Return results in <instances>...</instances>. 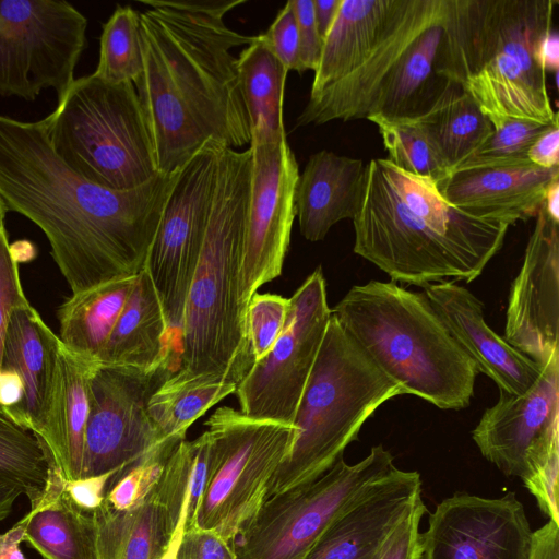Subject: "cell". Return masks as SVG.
Returning <instances> with one entry per match:
<instances>
[{
  "instance_id": "7dc6e473",
  "label": "cell",
  "mask_w": 559,
  "mask_h": 559,
  "mask_svg": "<svg viewBox=\"0 0 559 559\" xmlns=\"http://www.w3.org/2000/svg\"><path fill=\"white\" fill-rule=\"evenodd\" d=\"M528 559H559V524L548 521L533 532Z\"/></svg>"
},
{
  "instance_id": "7402d4cb",
  "label": "cell",
  "mask_w": 559,
  "mask_h": 559,
  "mask_svg": "<svg viewBox=\"0 0 559 559\" xmlns=\"http://www.w3.org/2000/svg\"><path fill=\"white\" fill-rule=\"evenodd\" d=\"M97 365L70 350L58 338L40 420L33 435L48 466L68 481L81 478L90 381Z\"/></svg>"
},
{
  "instance_id": "8fae6325",
  "label": "cell",
  "mask_w": 559,
  "mask_h": 559,
  "mask_svg": "<svg viewBox=\"0 0 559 559\" xmlns=\"http://www.w3.org/2000/svg\"><path fill=\"white\" fill-rule=\"evenodd\" d=\"M86 17L67 1L0 0V95L61 100L86 46Z\"/></svg>"
},
{
  "instance_id": "484cf974",
  "label": "cell",
  "mask_w": 559,
  "mask_h": 559,
  "mask_svg": "<svg viewBox=\"0 0 559 559\" xmlns=\"http://www.w3.org/2000/svg\"><path fill=\"white\" fill-rule=\"evenodd\" d=\"M64 484L61 474L48 466L41 493L20 520L24 542L45 559H98L93 514L71 501Z\"/></svg>"
},
{
  "instance_id": "d6986e66",
  "label": "cell",
  "mask_w": 559,
  "mask_h": 559,
  "mask_svg": "<svg viewBox=\"0 0 559 559\" xmlns=\"http://www.w3.org/2000/svg\"><path fill=\"white\" fill-rule=\"evenodd\" d=\"M420 498V475L394 466L345 506L305 559H379L397 525Z\"/></svg>"
},
{
  "instance_id": "74e56055",
  "label": "cell",
  "mask_w": 559,
  "mask_h": 559,
  "mask_svg": "<svg viewBox=\"0 0 559 559\" xmlns=\"http://www.w3.org/2000/svg\"><path fill=\"white\" fill-rule=\"evenodd\" d=\"M181 441L179 438H166L151 453L114 475L108 484L105 502L118 511L144 502L159 481L167 460Z\"/></svg>"
},
{
  "instance_id": "30bf717a",
  "label": "cell",
  "mask_w": 559,
  "mask_h": 559,
  "mask_svg": "<svg viewBox=\"0 0 559 559\" xmlns=\"http://www.w3.org/2000/svg\"><path fill=\"white\" fill-rule=\"evenodd\" d=\"M559 350L524 394L499 391L472 431L481 455L504 475L519 477L534 498L558 489Z\"/></svg>"
},
{
  "instance_id": "7c38bea8",
  "label": "cell",
  "mask_w": 559,
  "mask_h": 559,
  "mask_svg": "<svg viewBox=\"0 0 559 559\" xmlns=\"http://www.w3.org/2000/svg\"><path fill=\"white\" fill-rule=\"evenodd\" d=\"M225 146L207 141L176 171L148 250L147 272L164 310L169 334H181L189 287L211 214L218 157Z\"/></svg>"
},
{
  "instance_id": "e0dca14e",
  "label": "cell",
  "mask_w": 559,
  "mask_h": 559,
  "mask_svg": "<svg viewBox=\"0 0 559 559\" xmlns=\"http://www.w3.org/2000/svg\"><path fill=\"white\" fill-rule=\"evenodd\" d=\"M503 338L540 365L559 350V223L543 205L510 287Z\"/></svg>"
},
{
  "instance_id": "ffe728a7",
  "label": "cell",
  "mask_w": 559,
  "mask_h": 559,
  "mask_svg": "<svg viewBox=\"0 0 559 559\" xmlns=\"http://www.w3.org/2000/svg\"><path fill=\"white\" fill-rule=\"evenodd\" d=\"M423 293L478 372L490 378L499 391L521 395L537 381L543 365L489 328L483 302L469 289L444 281L424 287Z\"/></svg>"
},
{
  "instance_id": "f1b7e54d",
  "label": "cell",
  "mask_w": 559,
  "mask_h": 559,
  "mask_svg": "<svg viewBox=\"0 0 559 559\" xmlns=\"http://www.w3.org/2000/svg\"><path fill=\"white\" fill-rule=\"evenodd\" d=\"M442 22L443 19L425 29L399 58L382 83L367 119L415 118L430 107L444 83L435 72Z\"/></svg>"
},
{
  "instance_id": "f5cc1de1",
  "label": "cell",
  "mask_w": 559,
  "mask_h": 559,
  "mask_svg": "<svg viewBox=\"0 0 559 559\" xmlns=\"http://www.w3.org/2000/svg\"><path fill=\"white\" fill-rule=\"evenodd\" d=\"M21 495H25V492L19 483L0 476V521L9 516L14 502Z\"/></svg>"
},
{
  "instance_id": "bcb514c9",
  "label": "cell",
  "mask_w": 559,
  "mask_h": 559,
  "mask_svg": "<svg viewBox=\"0 0 559 559\" xmlns=\"http://www.w3.org/2000/svg\"><path fill=\"white\" fill-rule=\"evenodd\" d=\"M528 160L542 168L559 167V124L551 126L530 147Z\"/></svg>"
},
{
  "instance_id": "11a10c76",
  "label": "cell",
  "mask_w": 559,
  "mask_h": 559,
  "mask_svg": "<svg viewBox=\"0 0 559 559\" xmlns=\"http://www.w3.org/2000/svg\"><path fill=\"white\" fill-rule=\"evenodd\" d=\"M186 521H187V511L185 510L178 521V524H177L175 534L173 536V539L170 542V545L160 559H175L176 558V554H177V550L180 545V540H181V537H182V534L185 531Z\"/></svg>"
},
{
  "instance_id": "277c9868",
  "label": "cell",
  "mask_w": 559,
  "mask_h": 559,
  "mask_svg": "<svg viewBox=\"0 0 559 559\" xmlns=\"http://www.w3.org/2000/svg\"><path fill=\"white\" fill-rule=\"evenodd\" d=\"M252 171L250 146H223L207 228L186 299L180 367L238 383L253 366L241 299V264Z\"/></svg>"
},
{
  "instance_id": "9f6ffc18",
  "label": "cell",
  "mask_w": 559,
  "mask_h": 559,
  "mask_svg": "<svg viewBox=\"0 0 559 559\" xmlns=\"http://www.w3.org/2000/svg\"><path fill=\"white\" fill-rule=\"evenodd\" d=\"M1 206H2V202H1V200H0V207H1Z\"/></svg>"
},
{
  "instance_id": "2e32d148",
  "label": "cell",
  "mask_w": 559,
  "mask_h": 559,
  "mask_svg": "<svg viewBox=\"0 0 559 559\" xmlns=\"http://www.w3.org/2000/svg\"><path fill=\"white\" fill-rule=\"evenodd\" d=\"M533 532L514 492H455L429 512L424 559H528Z\"/></svg>"
},
{
  "instance_id": "9a60e30c",
  "label": "cell",
  "mask_w": 559,
  "mask_h": 559,
  "mask_svg": "<svg viewBox=\"0 0 559 559\" xmlns=\"http://www.w3.org/2000/svg\"><path fill=\"white\" fill-rule=\"evenodd\" d=\"M252 171L241 264V299L248 306L264 284L278 277L296 217L298 164L286 139L250 144Z\"/></svg>"
},
{
  "instance_id": "ac0fdd59",
  "label": "cell",
  "mask_w": 559,
  "mask_h": 559,
  "mask_svg": "<svg viewBox=\"0 0 559 559\" xmlns=\"http://www.w3.org/2000/svg\"><path fill=\"white\" fill-rule=\"evenodd\" d=\"M445 10L447 0H400L385 33L369 56L348 75L310 95L296 126L367 119L399 58L425 29L444 17Z\"/></svg>"
},
{
  "instance_id": "f546056e",
  "label": "cell",
  "mask_w": 559,
  "mask_h": 559,
  "mask_svg": "<svg viewBox=\"0 0 559 559\" xmlns=\"http://www.w3.org/2000/svg\"><path fill=\"white\" fill-rule=\"evenodd\" d=\"M136 275L73 293L66 299L57 312L58 336L64 346L98 364Z\"/></svg>"
},
{
  "instance_id": "c3c4849f",
  "label": "cell",
  "mask_w": 559,
  "mask_h": 559,
  "mask_svg": "<svg viewBox=\"0 0 559 559\" xmlns=\"http://www.w3.org/2000/svg\"><path fill=\"white\" fill-rule=\"evenodd\" d=\"M160 4L181 11L204 13L224 19L234 8L242 4L243 0H157Z\"/></svg>"
},
{
  "instance_id": "8d00e7d4",
  "label": "cell",
  "mask_w": 559,
  "mask_h": 559,
  "mask_svg": "<svg viewBox=\"0 0 559 559\" xmlns=\"http://www.w3.org/2000/svg\"><path fill=\"white\" fill-rule=\"evenodd\" d=\"M551 126L507 118L493 124L491 136L453 173L530 164V147Z\"/></svg>"
},
{
  "instance_id": "8992f818",
  "label": "cell",
  "mask_w": 559,
  "mask_h": 559,
  "mask_svg": "<svg viewBox=\"0 0 559 559\" xmlns=\"http://www.w3.org/2000/svg\"><path fill=\"white\" fill-rule=\"evenodd\" d=\"M401 394L402 388L331 314L293 420L294 439L267 498L324 474L344 456L373 413Z\"/></svg>"
},
{
  "instance_id": "d6a6232c",
  "label": "cell",
  "mask_w": 559,
  "mask_h": 559,
  "mask_svg": "<svg viewBox=\"0 0 559 559\" xmlns=\"http://www.w3.org/2000/svg\"><path fill=\"white\" fill-rule=\"evenodd\" d=\"M237 383L218 373L173 371L147 403L150 418L163 438L185 440L188 428L231 393Z\"/></svg>"
},
{
  "instance_id": "44dd1931",
  "label": "cell",
  "mask_w": 559,
  "mask_h": 559,
  "mask_svg": "<svg viewBox=\"0 0 559 559\" xmlns=\"http://www.w3.org/2000/svg\"><path fill=\"white\" fill-rule=\"evenodd\" d=\"M58 338L29 302L11 312L0 364V408L32 433L40 420Z\"/></svg>"
},
{
  "instance_id": "1f68e13d",
  "label": "cell",
  "mask_w": 559,
  "mask_h": 559,
  "mask_svg": "<svg viewBox=\"0 0 559 559\" xmlns=\"http://www.w3.org/2000/svg\"><path fill=\"white\" fill-rule=\"evenodd\" d=\"M453 173L493 133V126L457 84L444 80L430 107L415 117Z\"/></svg>"
},
{
  "instance_id": "4316f807",
  "label": "cell",
  "mask_w": 559,
  "mask_h": 559,
  "mask_svg": "<svg viewBox=\"0 0 559 559\" xmlns=\"http://www.w3.org/2000/svg\"><path fill=\"white\" fill-rule=\"evenodd\" d=\"M400 0H342L326 34L310 95L357 69L385 33Z\"/></svg>"
},
{
  "instance_id": "681fc988",
  "label": "cell",
  "mask_w": 559,
  "mask_h": 559,
  "mask_svg": "<svg viewBox=\"0 0 559 559\" xmlns=\"http://www.w3.org/2000/svg\"><path fill=\"white\" fill-rule=\"evenodd\" d=\"M534 59L538 67L545 72H557L559 69V37L551 28L546 32L537 41Z\"/></svg>"
},
{
  "instance_id": "3957f363",
  "label": "cell",
  "mask_w": 559,
  "mask_h": 559,
  "mask_svg": "<svg viewBox=\"0 0 559 559\" xmlns=\"http://www.w3.org/2000/svg\"><path fill=\"white\" fill-rule=\"evenodd\" d=\"M555 0H447L436 74L457 84L493 124H557L534 51L552 28Z\"/></svg>"
},
{
  "instance_id": "5bb4252c",
  "label": "cell",
  "mask_w": 559,
  "mask_h": 559,
  "mask_svg": "<svg viewBox=\"0 0 559 559\" xmlns=\"http://www.w3.org/2000/svg\"><path fill=\"white\" fill-rule=\"evenodd\" d=\"M171 372L96 366L90 381L81 478L117 474L166 439L152 423L147 403Z\"/></svg>"
},
{
  "instance_id": "e575fe53",
  "label": "cell",
  "mask_w": 559,
  "mask_h": 559,
  "mask_svg": "<svg viewBox=\"0 0 559 559\" xmlns=\"http://www.w3.org/2000/svg\"><path fill=\"white\" fill-rule=\"evenodd\" d=\"M142 68L140 13L129 5H117L103 25L99 59L93 74L108 83H133Z\"/></svg>"
},
{
  "instance_id": "f907efd6",
  "label": "cell",
  "mask_w": 559,
  "mask_h": 559,
  "mask_svg": "<svg viewBox=\"0 0 559 559\" xmlns=\"http://www.w3.org/2000/svg\"><path fill=\"white\" fill-rule=\"evenodd\" d=\"M24 534V525L21 521L0 534V559H27L21 549Z\"/></svg>"
},
{
  "instance_id": "cb8c5ba5",
  "label": "cell",
  "mask_w": 559,
  "mask_h": 559,
  "mask_svg": "<svg viewBox=\"0 0 559 559\" xmlns=\"http://www.w3.org/2000/svg\"><path fill=\"white\" fill-rule=\"evenodd\" d=\"M368 165L361 159L322 150L312 154L295 188L300 234L320 241L340 221L354 219L362 205Z\"/></svg>"
},
{
  "instance_id": "4dcf8cb0",
  "label": "cell",
  "mask_w": 559,
  "mask_h": 559,
  "mask_svg": "<svg viewBox=\"0 0 559 559\" xmlns=\"http://www.w3.org/2000/svg\"><path fill=\"white\" fill-rule=\"evenodd\" d=\"M237 68L251 143H273L286 139L283 102L288 71L261 34L255 35L254 40L240 52Z\"/></svg>"
},
{
  "instance_id": "836d02e7",
  "label": "cell",
  "mask_w": 559,
  "mask_h": 559,
  "mask_svg": "<svg viewBox=\"0 0 559 559\" xmlns=\"http://www.w3.org/2000/svg\"><path fill=\"white\" fill-rule=\"evenodd\" d=\"M382 138L391 164L399 169L429 178L439 188L452 175L436 145L416 118L370 117Z\"/></svg>"
},
{
  "instance_id": "d590c367",
  "label": "cell",
  "mask_w": 559,
  "mask_h": 559,
  "mask_svg": "<svg viewBox=\"0 0 559 559\" xmlns=\"http://www.w3.org/2000/svg\"><path fill=\"white\" fill-rule=\"evenodd\" d=\"M47 472L48 462L36 437L0 408V476L19 483L32 503L44 489Z\"/></svg>"
},
{
  "instance_id": "ee69618b",
  "label": "cell",
  "mask_w": 559,
  "mask_h": 559,
  "mask_svg": "<svg viewBox=\"0 0 559 559\" xmlns=\"http://www.w3.org/2000/svg\"><path fill=\"white\" fill-rule=\"evenodd\" d=\"M290 2L297 19L302 69L314 71L321 56L322 40L316 24L313 0H290Z\"/></svg>"
},
{
  "instance_id": "5b68a950",
  "label": "cell",
  "mask_w": 559,
  "mask_h": 559,
  "mask_svg": "<svg viewBox=\"0 0 559 559\" xmlns=\"http://www.w3.org/2000/svg\"><path fill=\"white\" fill-rule=\"evenodd\" d=\"M331 312L403 394L441 409L469 405L478 370L424 293L369 281L352 286Z\"/></svg>"
},
{
  "instance_id": "4fadbf2b",
  "label": "cell",
  "mask_w": 559,
  "mask_h": 559,
  "mask_svg": "<svg viewBox=\"0 0 559 559\" xmlns=\"http://www.w3.org/2000/svg\"><path fill=\"white\" fill-rule=\"evenodd\" d=\"M289 301L277 341L253 364L235 392L240 412L253 419L293 424L332 314L320 266Z\"/></svg>"
},
{
  "instance_id": "83f0119b",
  "label": "cell",
  "mask_w": 559,
  "mask_h": 559,
  "mask_svg": "<svg viewBox=\"0 0 559 559\" xmlns=\"http://www.w3.org/2000/svg\"><path fill=\"white\" fill-rule=\"evenodd\" d=\"M92 514L98 559H160L179 521L153 493L124 511L104 501Z\"/></svg>"
},
{
  "instance_id": "b9f144b4",
  "label": "cell",
  "mask_w": 559,
  "mask_h": 559,
  "mask_svg": "<svg viewBox=\"0 0 559 559\" xmlns=\"http://www.w3.org/2000/svg\"><path fill=\"white\" fill-rule=\"evenodd\" d=\"M426 513V504L420 498L397 525L379 559H424L420 523Z\"/></svg>"
},
{
  "instance_id": "7bdbcfd3",
  "label": "cell",
  "mask_w": 559,
  "mask_h": 559,
  "mask_svg": "<svg viewBox=\"0 0 559 559\" xmlns=\"http://www.w3.org/2000/svg\"><path fill=\"white\" fill-rule=\"evenodd\" d=\"M175 559H237L230 542L198 527L183 531Z\"/></svg>"
},
{
  "instance_id": "6da1fadb",
  "label": "cell",
  "mask_w": 559,
  "mask_h": 559,
  "mask_svg": "<svg viewBox=\"0 0 559 559\" xmlns=\"http://www.w3.org/2000/svg\"><path fill=\"white\" fill-rule=\"evenodd\" d=\"M175 176L99 187L55 153L43 120L0 115V200L43 230L72 294L144 269Z\"/></svg>"
},
{
  "instance_id": "816d5d0a",
  "label": "cell",
  "mask_w": 559,
  "mask_h": 559,
  "mask_svg": "<svg viewBox=\"0 0 559 559\" xmlns=\"http://www.w3.org/2000/svg\"><path fill=\"white\" fill-rule=\"evenodd\" d=\"M342 0H313L314 19L322 44L337 15Z\"/></svg>"
},
{
  "instance_id": "ba28073f",
  "label": "cell",
  "mask_w": 559,
  "mask_h": 559,
  "mask_svg": "<svg viewBox=\"0 0 559 559\" xmlns=\"http://www.w3.org/2000/svg\"><path fill=\"white\" fill-rule=\"evenodd\" d=\"M211 462L194 527L233 543L267 499L296 427L258 420L229 406L205 421Z\"/></svg>"
},
{
  "instance_id": "60d3db41",
  "label": "cell",
  "mask_w": 559,
  "mask_h": 559,
  "mask_svg": "<svg viewBox=\"0 0 559 559\" xmlns=\"http://www.w3.org/2000/svg\"><path fill=\"white\" fill-rule=\"evenodd\" d=\"M261 36L287 71L293 70L300 74L305 72L299 56L297 19L290 1L286 2Z\"/></svg>"
},
{
  "instance_id": "52a82bcc",
  "label": "cell",
  "mask_w": 559,
  "mask_h": 559,
  "mask_svg": "<svg viewBox=\"0 0 559 559\" xmlns=\"http://www.w3.org/2000/svg\"><path fill=\"white\" fill-rule=\"evenodd\" d=\"M43 121L55 153L92 183L127 191L160 174L132 82L75 79Z\"/></svg>"
},
{
  "instance_id": "7a4b0ae2",
  "label": "cell",
  "mask_w": 559,
  "mask_h": 559,
  "mask_svg": "<svg viewBox=\"0 0 559 559\" xmlns=\"http://www.w3.org/2000/svg\"><path fill=\"white\" fill-rule=\"evenodd\" d=\"M140 2L152 9L140 14L143 68L133 84L158 171L176 173L210 140L235 150L250 145L230 49L255 36L230 29L222 17Z\"/></svg>"
},
{
  "instance_id": "db71d44e",
  "label": "cell",
  "mask_w": 559,
  "mask_h": 559,
  "mask_svg": "<svg viewBox=\"0 0 559 559\" xmlns=\"http://www.w3.org/2000/svg\"><path fill=\"white\" fill-rule=\"evenodd\" d=\"M543 206L547 215L559 223V179L548 187Z\"/></svg>"
},
{
  "instance_id": "f35d334b",
  "label": "cell",
  "mask_w": 559,
  "mask_h": 559,
  "mask_svg": "<svg viewBox=\"0 0 559 559\" xmlns=\"http://www.w3.org/2000/svg\"><path fill=\"white\" fill-rule=\"evenodd\" d=\"M290 301L275 294H254L247 306V336L252 362L264 358L287 321Z\"/></svg>"
},
{
  "instance_id": "9c48e42d",
  "label": "cell",
  "mask_w": 559,
  "mask_h": 559,
  "mask_svg": "<svg viewBox=\"0 0 559 559\" xmlns=\"http://www.w3.org/2000/svg\"><path fill=\"white\" fill-rule=\"evenodd\" d=\"M382 444L355 464L344 456L317 479L269 497L233 540L237 559H305L345 506L394 467Z\"/></svg>"
},
{
  "instance_id": "f6af8a7d",
  "label": "cell",
  "mask_w": 559,
  "mask_h": 559,
  "mask_svg": "<svg viewBox=\"0 0 559 559\" xmlns=\"http://www.w3.org/2000/svg\"><path fill=\"white\" fill-rule=\"evenodd\" d=\"M116 473L66 480L64 490L71 501L81 510L94 512L105 501L109 480Z\"/></svg>"
},
{
  "instance_id": "d4e9b609",
  "label": "cell",
  "mask_w": 559,
  "mask_h": 559,
  "mask_svg": "<svg viewBox=\"0 0 559 559\" xmlns=\"http://www.w3.org/2000/svg\"><path fill=\"white\" fill-rule=\"evenodd\" d=\"M170 334L154 285L143 269L100 354L98 365L171 370Z\"/></svg>"
},
{
  "instance_id": "603a6c76",
  "label": "cell",
  "mask_w": 559,
  "mask_h": 559,
  "mask_svg": "<svg viewBox=\"0 0 559 559\" xmlns=\"http://www.w3.org/2000/svg\"><path fill=\"white\" fill-rule=\"evenodd\" d=\"M556 179L559 167L546 169L530 163L455 171L438 189L460 210L515 225L536 217L548 187Z\"/></svg>"
},
{
  "instance_id": "ab89813d",
  "label": "cell",
  "mask_w": 559,
  "mask_h": 559,
  "mask_svg": "<svg viewBox=\"0 0 559 559\" xmlns=\"http://www.w3.org/2000/svg\"><path fill=\"white\" fill-rule=\"evenodd\" d=\"M5 213L2 204L0 207V364L11 312L16 307L28 302L20 278L19 258L9 243L4 224Z\"/></svg>"
}]
</instances>
